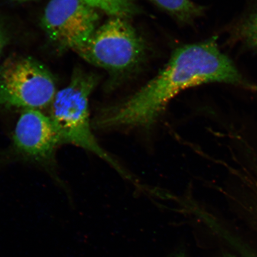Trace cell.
I'll return each instance as SVG.
<instances>
[{"instance_id": "cell-1", "label": "cell", "mask_w": 257, "mask_h": 257, "mask_svg": "<svg viewBox=\"0 0 257 257\" xmlns=\"http://www.w3.org/2000/svg\"><path fill=\"white\" fill-rule=\"evenodd\" d=\"M223 83L250 90L216 38L177 49L156 77L119 103L104 108L92 119L93 130L148 131L157 123L167 106L185 89L206 83Z\"/></svg>"}, {"instance_id": "cell-2", "label": "cell", "mask_w": 257, "mask_h": 257, "mask_svg": "<svg viewBox=\"0 0 257 257\" xmlns=\"http://www.w3.org/2000/svg\"><path fill=\"white\" fill-rule=\"evenodd\" d=\"M96 83L94 76L81 71L74 73L68 85L56 92L51 104L50 116L63 144L75 145L94 154L124 178L131 179L126 170L99 146L92 133L89 100Z\"/></svg>"}, {"instance_id": "cell-3", "label": "cell", "mask_w": 257, "mask_h": 257, "mask_svg": "<svg viewBox=\"0 0 257 257\" xmlns=\"http://www.w3.org/2000/svg\"><path fill=\"white\" fill-rule=\"evenodd\" d=\"M76 53L90 64L120 75L143 62L146 46L125 18L112 17Z\"/></svg>"}, {"instance_id": "cell-4", "label": "cell", "mask_w": 257, "mask_h": 257, "mask_svg": "<svg viewBox=\"0 0 257 257\" xmlns=\"http://www.w3.org/2000/svg\"><path fill=\"white\" fill-rule=\"evenodd\" d=\"M55 80L43 63L30 57H13L0 66V105L39 110L51 105Z\"/></svg>"}, {"instance_id": "cell-5", "label": "cell", "mask_w": 257, "mask_h": 257, "mask_svg": "<svg viewBox=\"0 0 257 257\" xmlns=\"http://www.w3.org/2000/svg\"><path fill=\"white\" fill-rule=\"evenodd\" d=\"M96 10L82 0H51L41 19L50 40L74 51L87 43L98 28Z\"/></svg>"}, {"instance_id": "cell-6", "label": "cell", "mask_w": 257, "mask_h": 257, "mask_svg": "<svg viewBox=\"0 0 257 257\" xmlns=\"http://www.w3.org/2000/svg\"><path fill=\"white\" fill-rule=\"evenodd\" d=\"M62 141L50 115L39 110H25L16 123L13 144L19 155L32 162L50 165Z\"/></svg>"}, {"instance_id": "cell-7", "label": "cell", "mask_w": 257, "mask_h": 257, "mask_svg": "<svg viewBox=\"0 0 257 257\" xmlns=\"http://www.w3.org/2000/svg\"><path fill=\"white\" fill-rule=\"evenodd\" d=\"M231 35L236 43L257 51V2L233 25Z\"/></svg>"}, {"instance_id": "cell-8", "label": "cell", "mask_w": 257, "mask_h": 257, "mask_svg": "<svg viewBox=\"0 0 257 257\" xmlns=\"http://www.w3.org/2000/svg\"><path fill=\"white\" fill-rule=\"evenodd\" d=\"M180 22L189 23L200 17L204 10L193 0H150Z\"/></svg>"}, {"instance_id": "cell-9", "label": "cell", "mask_w": 257, "mask_h": 257, "mask_svg": "<svg viewBox=\"0 0 257 257\" xmlns=\"http://www.w3.org/2000/svg\"><path fill=\"white\" fill-rule=\"evenodd\" d=\"M112 17L126 18L136 11L135 0H82Z\"/></svg>"}, {"instance_id": "cell-10", "label": "cell", "mask_w": 257, "mask_h": 257, "mask_svg": "<svg viewBox=\"0 0 257 257\" xmlns=\"http://www.w3.org/2000/svg\"><path fill=\"white\" fill-rule=\"evenodd\" d=\"M9 42V36L7 30L4 25L0 22V56Z\"/></svg>"}, {"instance_id": "cell-11", "label": "cell", "mask_w": 257, "mask_h": 257, "mask_svg": "<svg viewBox=\"0 0 257 257\" xmlns=\"http://www.w3.org/2000/svg\"><path fill=\"white\" fill-rule=\"evenodd\" d=\"M252 91L255 92L257 94V85L253 86V87L252 88Z\"/></svg>"}, {"instance_id": "cell-12", "label": "cell", "mask_w": 257, "mask_h": 257, "mask_svg": "<svg viewBox=\"0 0 257 257\" xmlns=\"http://www.w3.org/2000/svg\"><path fill=\"white\" fill-rule=\"evenodd\" d=\"M175 257H186L184 254H182V253H180V254L177 255Z\"/></svg>"}, {"instance_id": "cell-13", "label": "cell", "mask_w": 257, "mask_h": 257, "mask_svg": "<svg viewBox=\"0 0 257 257\" xmlns=\"http://www.w3.org/2000/svg\"><path fill=\"white\" fill-rule=\"evenodd\" d=\"M15 1H26V0H15Z\"/></svg>"}, {"instance_id": "cell-14", "label": "cell", "mask_w": 257, "mask_h": 257, "mask_svg": "<svg viewBox=\"0 0 257 257\" xmlns=\"http://www.w3.org/2000/svg\"><path fill=\"white\" fill-rule=\"evenodd\" d=\"M227 257H233L232 256H228Z\"/></svg>"}]
</instances>
